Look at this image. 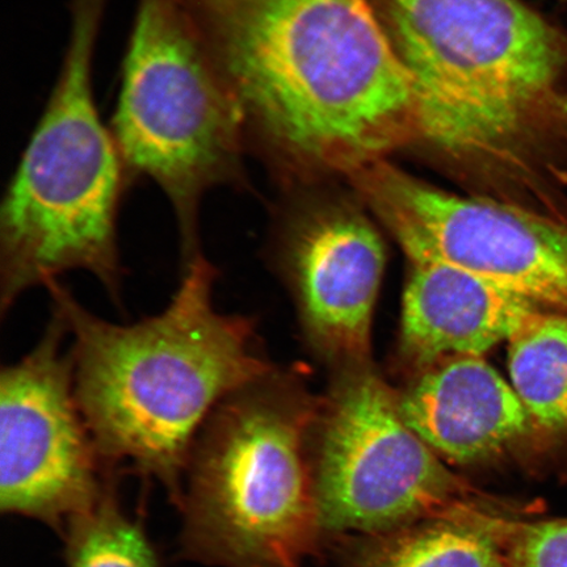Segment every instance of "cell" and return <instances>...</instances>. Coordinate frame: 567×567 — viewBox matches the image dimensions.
Segmentation results:
<instances>
[{"label": "cell", "instance_id": "ba28073f", "mask_svg": "<svg viewBox=\"0 0 567 567\" xmlns=\"http://www.w3.org/2000/svg\"><path fill=\"white\" fill-rule=\"evenodd\" d=\"M413 265L461 269L567 313V225L520 203L464 197L384 161L353 174Z\"/></svg>", "mask_w": 567, "mask_h": 567}, {"label": "cell", "instance_id": "7a4b0ae2", "mask_svg": "<svg viewBox=\"0 0 567 567\" xmlns=\"http://www.w3.org/2000/svg\"><path fill=\"white\" fill-rule=\"evenodd\" d=\"M417 137L502 168L567 224V34L522 0H382Z\"/></svg>", "mask_w": 567, "mask_h": 567}, {"label": "cell", "instance_id": "8992f818", "mask_svg": "<svg viewBox=\"0 0 567 567\" xmlns=\"http://www.w3.org/2000/svg\"><path fill=\"white\" fill-rule=\"evenodd\" d=\"M110 127L131 186L152 181L172 205L186 271L205 196L248 182L236 105L181 0H138Z\"/></svg>", "mask_w": 567, "mask_h": 567}, {"label": "cell", "instance_id": "7c38bea8", "mask_svg": "<svg viewBox=\"0 0 567 567\" xmlns=\"http://www.w3.org/2000/svg\"><path fill=\"white\" fill-rule=\"evenodd\" d=\"M540 309L461 269L413 265L402 300V350L422 371L453 358H484Z\"/></svg>", "mask_w": 567, "mask_h": 567}, {"label": "cell", "instance_id": "52a82bcc", "mask_svg": "<svg viewBox=\"0 0 567 567\" xmlns=\"http://www.w3.org/2000/svg\"><path fill=\"white\" fill-rule=\"evenodd\" d=\"M310 465L322 542L381 534L499 496L453 473L371 371L353 373L338 390Z\"/></svg>", "mask_w": 567, "mask_h": 567}, {"label": "cell", "instance_id": "4fadbf2b", "mask_svg": "<svg viewBox=\"0 0 567 567\" xmlns=\"http://www.w3.org/2000/svg\"><path fill=\"white\" fill-rule=\"evenodd\" d=\"M544 512L538 499L499 496L381 534L326 537L321 557L334 567H509L506 524Z\"/></svg>", "mask_w": 567, "mask_h": 567}, {"label": "cell", "instance_id": "5bb4252c", "mask_svg": "<svg viewBox=\"0 0 567 567\" xmlns=\"http://www.w3.org/2000/svg\"><path fill=\"white\" fill-rule=\"evenodd\" d=\"M507 344L509 382L540 437L548 477L567 482V313L537 310Z\"/></svg>", "mask_w": 567, "mask_h": 567}, {"label": "cell", "instance_id": "e0dca14e", "mask_svg": "<svg viewBox=\"0 0 567 567\" xmlns=\"http://www.w3.org/2000/svg\"><path fill=\"white\" fill-rule=\"evenodd\" d=\"M563 110H564V115H565V118H566V122H567V91H566V94L564 96Z\"/></svg>", "mask_w": 567, "mask_h": 567}, {"label": "cell", "instance_id": "6da1fadb", "mask_svg": "<svg viewBox=\"0 0 567 567\" xmlns=\"http://www.w3.org/2000/svg\"><path fill=\"white\" fill-rule=\"evenodd\" d=\"M278 173L357 174L417 137L413 89L367 0H181Z\"/></svg>", "mask_w": 567, "mask_h": 567}, {"label": "cell", "instance_id": "8fae6325", "mask_svg": "<svg viewBox=\"0 0 567 567\" xmlns=\"http://www.w3.org/2000/svg\"><path fill=\"white\" fill-rule=\"evenodd\" d=\"M403 420L445 464H512L548 477L540 437L512 382L484 358L441 361L400 396Z\"/></svg>", "mask_w": 567, "mask_h": 567}, {"label": "cell", "instance_id": "3957f363", "mask_svg": "<svg viewBox=\"0 0 567 567\" xmlns=\"http://www.w3.org/2000/svg\"><path fill=\"white\" fill-rule=\"evenodd\" d=\"M217 278L204 255L161 313L130 324L91 313L61 280L45 287L68 326L76 399L106 471L157 481L176 507L212 411L272 370L254 318L216 308Z\"/></svg>", "mask_w": 567, "mask_h": 567}, {"label": "cell", "instance_id": "5b68a950", "mask_svg": "<svg viewBox=\"0 0 567 567\" xmlns=\"http://www.w3.org/2000/svg\"><path fill=\"white\" fill-rule=\"evenodd\" d=\"M309 421L299 389L274 368L218 403L184 474L181 557L213 567H302L321 556Z\"/></svg>", "mask_w": 567, "mask_h": 567}, {"label": "cell", "instance_id": "2e32d148", "mask_svg": "<svg viewBox=\"0 0 567 567\" xmlns=\"http://www.w3.org/2000/svg\"><path fill=\"white\" fill-rule=\"evenodd\" d=\"M509 567H567V517H514L503 532Z\"/></svg>", "mask_w": 567, "mask_h": 567}, {"label": "cell", "instance_id": "9c48e42d", "mask_svg": "<svg viewBox=\"0 0 567 567\" xmlns=\"http://www.w3.org/2000/svg\"><path fill=\"white\" fill-rule=\"evenodd\" d=\"M68 339L52 308L39 342L0 373V508L60 535L118 476L106 471L78 402Z\"/></svg>", "mask_w": 567, "mask_h": 567}, {"label": "cell", "instance_id": "277c9868", "mask_svg": "<svg viewBox=\"0 0 567 567\" xmlns=\"http://www.w3.org/2000/svg\"><path fill=\"white\" fill-rule=\"evenodd\" d=\"M110 0H70L59 76L0 207V316L28 290L89 272L122 303L118 215L131 183L96 104L94 69Z\"/></svg>", "mask_w": 567, "mask_h": 567}, {"label": "cell", "instance_id": "30bf717a", "mask_svg": "<svg viewBox=\"0 0 567 567\" xmlns=\"http://www.w3.org/2000/svg\"><path fill=\"white\" fill-rule=\"evenodd\" d=\"M290 221L282 228L279 261L303 328L319 349L360 363L370 353L386 261L380 234L346 210Z\"/></svg>", "mask_w": 567, "mask_h": 567}, {"label": "cell", "instance_id": "9a60e30c", "mask_svg": "<svg viewBox=\"0 0 567 567\" xmlns=\"http://www.w3.org/2000/svg\"><path fill=\"white\" fill-rule=\"evenodd\" d=\"M120 478L112 476L94 505L62 530L66 567H167L144 516L127 513L120 499Z\"/></svg>", "mask_w": 567, "mask_h": 567}]
</instances>
